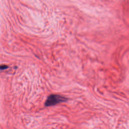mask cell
I'll list each match as a JSON object with an SVG mask.
<instances>
[{"mask_svg": "<svg viewBox=\"0 0 129 129\" xmlns=\"http://www.w3.org/2000/svg\"><path fill=\"white\" fill-rule=\"evenodd\" d=\"M68 99L59 94H51L48 96L44 105L46 107L54 106L57 104L67 101Z\"/></svg>", "mask_w": 129, "mask_h": 129, "instance_id": "obj_1", "label": "cell"}, {"mask_svg": "<svg viewBox=\"0 0 129 129\" xmlns=\"http://www.w3.org/2000/svg\"><path fill=\"white\" fill-rule=\"evenodd\" d=\"M8 68V66H7L6 65H2L1 66V70H3L7 69Z\"/></svg>", "mask_w": 129, "mask_h": 129, "instance_id": "obj_2", "label": "cell"}]
</instances>
